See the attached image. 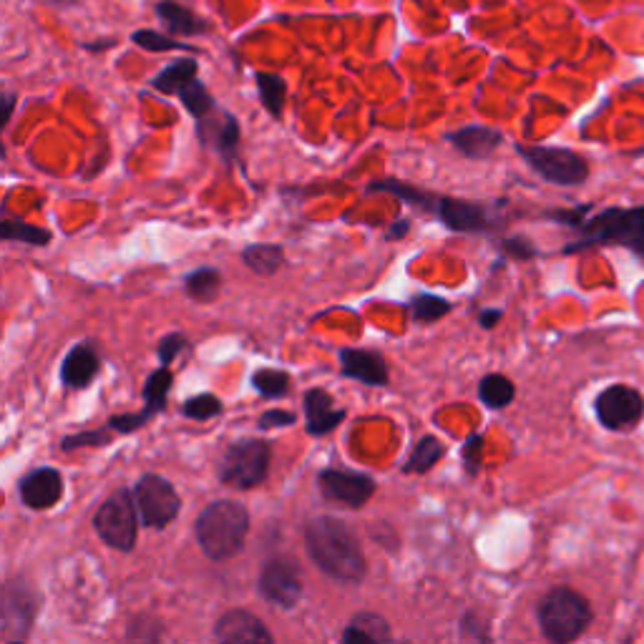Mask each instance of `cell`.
<instances>
[{
	"label": "cell",
	"instance_id": "obj_4",
	"mask_svg": "<svg viewBox=\"0 0 644 644\" xmlns=\"http://www.w3.org/2000/svg\"><path fill=\"white\" fill-rule=\"evenodd\" d=\"M536 620L549 642L566 644L580 640L592 624V607L586 596L572 586H554L542 596L536 607Z\"/></svg>",
	"mask_w": 644,
	"mask_h": 644
},
{
	"label": "cell",
	"instance_id": "obj_10",
	"mask_svg": "<svg viewBox=\"0 0 644 644\" xmlns=\"http://www.w3.org/2000/svg\"><path fill=\"white\" fill-rule=\"evenodd\" d=\"M260 594L272 607L292 610L302 596L300 564L292 556H272L260 570Z\"/></svg>",
	"mask_w": 644,
	"mask_h": 644
},
{
	"label": "cell",
	"instance_id": "obj_17",
	"mask_svg": "<svg viewBox=\"0 0 644 644\" xmlns=\"http://www.w3.org/2000/svg\"><path fill=\"white\" fill-rule=\"evenodd\" d=\"M199 124V139L204 147H212L217 154L224 159L237 157V147H240V124L230 111L217 109L210 117L197 121Z\"/></svg>",
	"mask_w": 644,
	"mask_h": 644
},
{
	"label": "cell",
	"instance_id": "obj_15",
	"mask_svg": "<svg viewBox=\"0 0 644 644\" xmlns=\"http://www.w3.org/2000/svg\"><path fill=\"white\" fill-rule=\"evenodd\" d=\"M214 637L227 644H270L272 634L264 627V622L254 617L248 610H230L224 612L214 624Z\"/></svg>",
	"mask_w": 644,
	"mask_h": 644
},
{
	"label": "cell",
	"instance_id": "obj_24",
	"mask_svg": "<svg viewBox=\"0 0 644 644\" xmlns=\"http://www.w3.org/2000/svg\"><path fill=\"white\" fill-rule=\"evenodd\" d=\"M199 63L194 59H177L167 66L164 71H159L154 79H151V89H157L161 93H179L187 83H192L197 79Z\"/></svg>",
	"mask_w": 644,
	"mask_h": 644
},
{
	"label": "cell",
	"instance_id": "obj_46",
	"mask_svg": "<svg viewBox=\"0 0 644 644\" xmlns=\"http://www.w3.org/2000/svg\"><path fill=\"white\" fill-rule=\"evenodd\" d=\"M51 3H56V6H73L76 0H51Z\"/></svg>",
	"mask_w": 644,
	"mask_h": 644
},
{
	"label": "cell",
	"instance_id": "obj_37",
	"mask_svg": "<svg viewBox=\"0 0 644 644\" xmlns=\"http://www.w3.org/2000/svg\"><path fill=\"white\" fill-rule=\"evenodd\" d=\"M483 449H486V439H483L481 433H473L471 439L463 443L461 459H463V469H466L471 479H476L483 466Z\"/></svg>",
	"mask_w": 644,
	"mask_h": 644
},
{
	"label": "cell",
	"instance_id": "obj_40",
	"mask_svg": "<svg viewBox=\"0 0 644 644\" xmlns=\"http://www.w3.org/2000/svg\"><path fill=\"white\" fill-rule=\"evenodd\" d=\"M501 250H504V254L511 260H532L539 254V250L526 240V237H509V240L501 242Z\"/></svg>",
	"mask_w": 644,
	"mask_h": 644
},
{
	"label": "cell",
	"instance_id": "obj_28",
	"mask_svg": "<svg viewBox=\"0 0 644 644\" xmlns=\"http://www.w3.org/2000/svg\"><path fill=\"white\" fill-rule=\"evenodd\" d=\"M254 81H258L262 107L270 111L272 119H280L282 109H285V99H288L285 79H282V76H278V73L260 71L258 76H254Z\"/></svg>",
	"mask_w": 644,
	"mask_h": 644
},
{
	"label": "cell",
	"instance_id": "obj_13",
	"mask_svg": "<svg viewBox=\"0 0 644 644\" xmlns=\"http://www.w3.org/2000/svg\"><path fill=\"white\" fill-rule=\"evenodd\" d=\"M172 383H174L172 371H169L167 365H161L159 371L149 375V381L144 385V409H141L139 413L113 415V419L109 421V429L117 433H131L141 429V425H147L149 419H154L157 413L167 409V398H169V391H172Z\"/></svg>",
	"mask_w": 644,
	"mask_h": 644
},
{
	"label": "cell",
	"instance_id": "obj_32",
	"mask_svg": "<svg viewBox=\"0 0 644 644\" xmlns=\"http://www.w3.org/2000/svg\"><path fill=\"white\" fill-rule=\"evenodd\" d=\"M252 385L262 398H282L290 391V375L285 371H278V368H262L252 375Z\"/></svg>",
	"mask_w": 644,
	"mask_h": 644
},
{
	"label": "cell",
	"instance_id": "obj_2",
	"mask_svg": "<svg viewBox=\"0 0 644 644\" xmlns=\"http://www.w3.org/2000/svg\"><path fill=\"white\" fill-rule=\"evenodd\" d=\"M580 240L564 252H580L584 248H600V244H614L624 248L644 260V204L642 207H607L574 227Z\"/></svg>",
	"mask_w": 644,
	"mask_h": 644
},
{
	"label": "cell",
	"instance_id": "obj_20",
	"mask_svg": "<svg viewBox=\"0 0 644 644\" xmlns=\"http://www.w3.org/2000/svg\"><path fill=\"white\" fill-rule=\"evenodd\" d=\"M345 419V411L335 409L333 395L322 388H312L305 393V429L310 435H325L335 431Z\"/></svg>",
	"mask_w": 644,
	"mask_h": 644
},
{
	"label": "cell",
	"instance_id": "obj_44",
	"mask_svg": "<svg viewBox=\"0 0 644 644\" xmlns=\"http://www.w3.org/2000/svg\"><path fill=\"white\" fill-rule=\"evenodd\" d=\"M409 232H411V222H409V220H395V222L385 230V240H388V242L403 240V237L409 234Z\"/></svg>",
	"mask_w": 644,
	"mask_h": 644
},
{
	"label": "cell",
	"instance_id": "obj_33",
	"mask_svg": "<svg viewBox=\"0 0 644 644\" xmlns=\"http://www.w3.org/2000/svg\"><path fill=\"white\" fill-rule=\"evenodd\" d=\"M453 305L449 300H443L439 295H419L411 302V312L415 322H423V325H431V322L441 320L443 315H449Z\"/></svg>",
	"mask_w": 644,
	"mask_h": 644
},
{
	"label": "cell",
	"instance_id": "obj_31",
	"mask_svg": "<svg viewBox=\"0 0 644 644\" xmlns=\"http://www.w3.org/2000/svg\"><path fill=\"white\" fill-rule=\"evenodd\" d=\"M0 237L6 242H26L33 244V248H46L51 242V232L41 230V227L28 224V222H18V220H6L0 224Z\"/></svg>",
	"mask_w": 644,
	"mask_h": 644
},
{
	"label": "cell",
	"instance_id": "obj_5",
	"mask_svg": "<svg viewBox=\"0 0 644 644\" xmlns=\"http://www.w3.org/2000/svg\"><path fill=\"white\" fill-rule=\"evenodd\" d=\"M272 449L262 439H242L227 446L220 461V479L232 489H254L268 479Z\"/></svg>",
	"mask_w": 644,
	"mask_h": 644
},
{
	"label": "cell",
	"instance_id": "obj_22",
	"mask_svg": "<svg viewBox=\"0 0 644 644\" xmlns=\"http://www.w3.org/2000/svg\"><path fill=\"white\" fill-rule=\"evenodd\" d=\"M345 644H388L393 642L391 624L375 612H358L343 630Z\"/></svg>",
	"mask_w": 644,
	"mask_h": 644
},
{
	"label": "cell",
	"instance_id": "obj_43",
	"mask_svg": "<svg viewBox=\"0 0 644 644\" xmlns=\"http://www.w3.org/2000/svg\"><path fill=\"white\" fill-rule=\"evenodd\" d=\"M501 318H504V310H499V308H486V310L479 312L481 328H486V330H494Z\"/></svg>",
	"mask_w": 644,
	"mask_h": 644
},
{
	"label": "cell",
	"instance_id": "obj_9",
	"mask_svg": "<svg viewBox=\"0 0 644 644\" xmlns=\"http://www.w3.org/2000/svg\"><path fill=\"white\" fill-rule=\"evenodd\" d=\"M594 413L607 431H632L644 419V395L632 385H610L596 395Z\"/></svg>",
	"mask_w": 644,
	"mask_h": 644
},
{
	"label": "cell",
	"instance_id": "obj_41",
	"mask_svg": "<svg viewBox=\"0 0 644 644\" xmlns=\"http://www.w3.org/2000/svg\"><path fill=\"white\" fill-rule=\"evenodd\" d=\"M461 637L476 640V642H489L491 634L486 630V622L476 617V612H466L461 620Z\"/></svg>",
	"mask_w": 644,
	"mask_h": 644
},
{
	"label": "cell",
	"instance_id": "obj_21",
	"mask_svg": "<svg viewBox=\"0 0 644 644\" xmlns=\"http://www.w3.org/2000/svg\"><path fill=\"white\" fill-rule=\"evenodd\" d=\"M101 368V360L97 348L89 343L76 345L69 355H66L61 365V381L66 388H73V391H81L87 388L93 378H97Z\"/></svg>",
	"mask_w": 644,
	"mask_h": 644
},
{
	"label": "cell",
	"instance_id": "obj_34",
	"mask_svg": "<svg viewBox=\"0 0 644 644\" xmlns=\"http://www.w3.org/2000/svg\"><path fill=\"white\" fill-rule=\"evenodd\" d=\"M131 41H134L137 46H141L144 51H154V53H161V51H192L189 46L174 41V38H169L161 31H151V28H141V31H134V33H131Z\"/></svg>",
	"mask_w": 644,
	"mask_h": 644
},
{
	"label": "cell",
	"instance_id": "obj_23",
	"mask_svg": "<svg viewBox=\"0 0 644 644\" xmlns=\"http://www.w3.org/2000/svg\"><path fill=\"white\" fill-rule=\"evenodd\" d=\"M157 16L164 23L167 33L172 36H199L210 31V23L204 18H199L194 11H189L187 6L177 3V0H159Z\"/></svg>",
	"mask_w": 644,
	"mask_h": 644
},
{
	"label": "cell",
	"instance_id": "obj_14",
	"mask_svg": "<svg viewBox=\"0 0 644 644\" xmlns=\"http://www.w3.org/2000/svg\"><path fill=\"white\" fill-rule=\"evenodd\" d=\"M435 212H439L441 222L449 227L451 232H486L496 224L491 210L476 202H463V199H435Z\"/></svg>",
	"mask_w": 644,
	"mask_h": 644
},
{
	"label": "cell",
	"instance_id": "obj_35",
	"mask_svg": "<svg viewBox=\"0 0 644 644\" xmlns=\"http://www.w3.org/2000/svg\"><path fill=\"white\" fill-rule=\"evenodd\" d=\"M182 413L187 415V419H194V421H210L214 419V415L222 413V403H220V398L212 393L194 395L184 403Z\"/></svg>",
	"mask_w": 644,
	"mask_h": 644
},
{
	"label": "cell",
	"instance_id": "obj_30",
	"mask_svg": "<svg viewBox=\"0 0 644 644\" xmlns=\"http://www.w3.org/2000/svg\"><path fill=\"white\" fill-rule=\"evenodd\" d=\"M182 103L187 107V111L192 113L197 121H202L210 117V113L217 111V103L212 99V93L207 91V87L199 79H194L192 83H187V87L177 93Z\"/></svg>",
	"mask_w": 644,
	"mask_h": 644
},
{
	"label": "cell",
	"instance_id": "obj_36",
	"mask_svg": "<svg viewBox=\"0 0 644 644\" xmlns=\"http://www.w3.org/2000/svg\"><path fill=\"white\" fill-rule=\"evenodd\" d=\"M368 192H391L395 197H401L403 202H411V204H419V207H435V202H429V194L419 192V189H413L403 182H393V179H385V182H373L368 187Z\"/></svg>",
	"mask_w": 644,
	"mask_h": 644
},
{
	"label": "cell",
	"instance_id": "obj_42",
	"mask_svg": "<svg viewBox=\"0 0 644 644\" xmlns=\"http://www.w3.org/2000/svg\"><path fill=\"white\" fill-rule=\"evenodd\" d=\"M295 421H298V415L292 411L274 409L260 415V429H280V425H292Z\"/></svg>",
	"mask_w": 644,
	"mask_h": 644
},
{
	"label": "cell",
	"instance_id": "obj_11",
	"mask_svg": "<svg viewBox=\"0 0 644 644\" xmlns=\"http://www.w3.org/2000/svg\"><path fill=\"white\" fill-rule=\"evenodd\" d=\"M0 637L6 642L26 640L31 634L36 612H38V594L21 580H11L3 586V600H0Z\"/></svg>",
	"mask_w": 644,
	"mask_h": 644
},
{
	"label": "cell",
	"instance_id": "obj_38",
	"mask_svg": "<svg viewBox=\"0 0 644 644\" xmlns=\"http://www.w3.org/2000/svg\"><path fill=\"white\" fill-rule=\"evenodd\" d=\"M184 348H187V338H184L182 333H172V335L161 338V340H159V348H157L159 363L169 368V363H174V358H177L179 353H182Z\"/></svg>",
	"mask_w": 644,
	"mask_h": 644
},
{
	"label": "cell",
	"instance_id": "obj_3",
	"mask_svg": "<svg viewBox=\"0 0 644 644\" xmlns=\"http://www.w3.org/2000/svg\"><path fill=\"white\" fill-rule=\"evenodd\" d=\"M197 544L214 562H227L244 549L250 534V511L237 501H214L194 524Z\"/></svg>",
	"mask_w": 644,
	"mask_h": 644
},
{
	"label": "cell",
	"instance_id": "obj_25",
	"mask_svg": "<svg viewBox=\"0 0 644 644\" xmlns=\"http://www.w3.org/2000/svg\"><path fill=\"white\" fill-rule=\"evenodd\" d=\"M242 262L260 278H272L285 262V250L280 244H250V248L242 250Z\"/></svg>",
	"mask_w": 644,
	"mask_h": 644
},
{
	"label": "cell",
	"instance_id": "obj_29",
	"mask_svg": "<svg viewBox=\"0 0 644 644\" xmlns=\"http://www.w3.org/2000/svg\"><path fill=\"white\" fill-rule=\"evenodd\" d=\"M187 295L197 300V302H212L217 295H220L222 288V274L214 268H202L194 270L189 278L184 280Z\"/></svg>",
	"mask_w": 644,
	"mask_h": 644
},
{
	"label": "cell",
	"instance_id": "obj_45",
	"mask_svg": "<svg viewBox=\"0 0 644 644\" xmlns=\"http://www.w3.org/2000/svg\"><path fill=\"white\" fill-rule=\"evenodd\" d=\"M13 107H16V97H13V93H6V121H11Z\"/></svg>",
	"mask_w": 644,
	"mask_h": 644
},
{
	"label": "cell",
	"instance_id": "obj_18",
	"mask_svg": "<svg viewBox=\"0 0 644 644\" xmlns=\"http://www.w3.org/2000/svg\"><path fill=\"white\" fill-rule=\"evenodd\" d=\"M340 368L348 378H355L365 385H388V378H391L385 360L373 350L363 348L340 350Z\"/></svg>",
	"mask_w": 644,
	"mask_h": 644
},
{
	"label": "cell",
	"instance_id": "obj_19",
	"mask_svg": "<svg viewBox=\"0 0 644 644\" xmlns=\"http://www.w3.org/2000/svg\"><path fill=\"white\" fill-rule=\"evenodd\" d=\"M446 139L461 151L463 157L473 161L489 159L501 144H504V134H501L499 129L481 127V124H471L459 131H451Z\"/></svg>",
	"mask_w": 644,
	"mask_h": 644
},
{
	"label": "cell",
	"instance_id": "obj_26",
	"mask_svg": "<svg viewBox=\"0 0 644 644\" xmlns=\"http://www.w3.org/2000/svg\"><path fill=\"white\" fill-rule=\"evenodd\" d=\"M479 398L481 403L491 411L506 409V405L516 398V385L511 383V378L501 373H491L479 383Z\"/></svg>",
	"mask_w": 644,
	"mask_h": 644
},
{
	"label": "cell",
	"instance_id": "obj_6",
	"mask_svg": "<svg viewBox=\"0 0 644 644\" xmlns=\"http://www.w3.org/2000/svg\"><path fill=\"white\" fill-rule=\"evenodd\" d=\"M139 506L129 489H119L99 506L93 516L97 534L117 552H131L139 534Z\"/></svg>",
	"mask_w": 644,
	"mask_h": 644
},
{
	"label": "cell",
	"instance_id": "obj_1",
	"mask_svg": "<svg viewBox=\"0 0 644 644\" xmlns=\"http://www.w3.org/2000/svg\"><path fill=\"white\" fill-rule=\"evenodd\" d=\"M305 549L320 572L335 582L358 584L368 566L358 536L340 519L318 516L305 526Z\"/></svg>",
	"mask_w": 644,
	"mask_h": 644
},
{
	"label": "cell",
	"instance_id": "obj_8",
	"mask_svg": "<svg viewBox=\"0 0 644 644\" xmlns=\"http://www.w3.org/2000/svg\"><path fill=\"white\" fill-rule=\"evenodd\" d=\"M134 496L141 524L149 529L169 526L179 516V509H182V499H179L177 489L164 476H159V473L141 476L134 489Z\"/></svg>",
	"mask_w": 644,
	"mask_h": 644
},
{
	"label": "cell",
	"instance_id": "obj_12",
	"mask_svg": "<svg viewBox=\"0 0 644 644\" xmlns=\"http://www.w3.org/2000/svg\"><path fill=\"white\" fill-rule=\"evenodd\" d=\"M375 481L365 473L345 471V469H325L318 476L320 496L330 504L345 509H363L375 494Z\"/></svg>",
	"mask_w": 644,
	"mask_h": 644
},
{
	"label": "cell",
	"instance_id": "obj_39",
	"mask_svg": "<svg viewBox=\"0 0 644 644\" xmlns=\"http://www.w3.org/2000/svg\"><path fill=\"white\" fill-rule=\"evenodd\" d=\"M109 431H89V433L69 435V439H63L61 449L63 451H71V449H81V446H107V443H109Z\"/></svg>",
	"mask_w": 644,
	"mask_h": 644
},
{
	"label": "cell",
	"instance_id": "obj_16",
	"mask_svg": "<svg viewBox=\"0 0 644 644\" xmlns=\"http://www.w3.org/2000/svg\"><path fill=\"white\" fill-rule=\"evenodd\" d=\"M18 494H21V501L28 509H33V511L51 509L59 504V499L63 496L61 473L51 466L36 469L21 481Z\"/></svg>",
	"mask_w": 644,
	"mask_h": 644
},
{
	"label": "cell",
	"instance_id": "obj_7",
	"mask_svg": "<svg viewBox=\"0 0 644 644\" xmlns=\"http://www.w3.org/2000/svg\"><path fill=\"white\" fill-rule=\"evenodd\" d=\"M534 172L556 187H580L590 179V161L564 147H516Z\"/></svg>",
	"mask_w": 644,
	"mask_h": 644
},
{
	"label": "cell",
	"instance_id": "obj_27",
	"mask_svg": "<svg viewBox=\"0 0 644 644\" xmlns=\"http://www.w3.org/2000/svg\"><path fill=\"white\" fill-rule=\"evenodd\" d=\"M443 456H446V446L435 435H423L409 461L403 463V473H429Z\"/></svg>",
	"mask_w": 644,
	"mask_h": 644
}]
</instances>
